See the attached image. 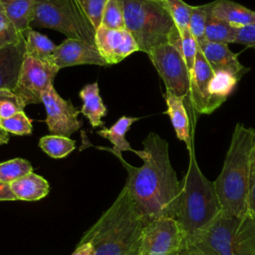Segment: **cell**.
<instances>
[{
    "mask_svg": "<svg viewBox=\"0 0 255 255\" xmlns=\"http://www.w3.org/2000/svg\"><path fill=\"white\" fill-rule=\"evenodd\" d=\"M71 255H95V248L90 242L78 243L76 249Z\"/></svg>",
    "mask_w": 255,
    "mask_h": 255,
    "instance_id": "38",
    "label": "cell"
},
{
    "mask_svg": "<svg viewBox=\"0 0 255 255\" xmlns=\"http://www.w3.org/2000/svg\"><path fill=\"white\" fill-rule=\"evenodd\" d=\"M26 55L44 63L53 64V55L57 46L45 35L29 28L26 33Z\"/></svg>",
    "mask_w": 255,
    "mask_h": 255,
    "instance_id": "23",
    "label": "cell"
},
{
    "mask_svg": "<svg viewBox=\"0 0 255 255\" xmlns=\"http://www.w3.org/2000/svg\"><path fill=\"white\" fill-rule=\"evenodd\" d=\"M0 128L17 135H27L32 133V121L23 112H19L10 118L0 119Z\"/></svg>",
    "mask_w": 255,
    "mask_h": 255,
    "instance_id": "31",
    "label": "cell"
},
{
    "mask_svg": "<svg viewBox=\"0 0 255 255\" xmlns=\"http://www.w3.org/2000/svg\"><path fill=\"white\" fill-rule=\"evenodd\" d=\"M25 56L26 37L16 44L0 48V89H15Z\"/></svg>",
    "mask_w": 255,
    "mask_h": 255,
    "instance_id": "16",
    "label": "cell"
},
{
    "mask_svg": "<svg viewBox=\"0 0 255 255\" xmlns=\"http://www.w3.org/2000/svg\"><path fill=\"white\" fill-rule=\"evenodd\" d=\"M146 225L126 185L113 204L83 235L79 243L90 242L95 255H136Z\"/></svg>",
    "mask_w": 255,
    "mask_h": 255,
    "instance_id": "2",
    "label": "cell"
},
{
    "mask_svg": "<svg viewBox=\"0 0 255 255\" xmlns=\"http://www.w3.org/2000/svg\"><path fill=\"white\" fill-rule=\"evenodd\" d=\"M36 2L37 0H0L7 16L22 34L26 33L33 22Z\"/></svg>",
    "mask_w": 255,
    "mask_h": 255,
    "instance_id": "21",
    "label": "cell"
},
{
    "mask_svg": "<svg viewBox=\"0 0 255 255\" xmlns=\"http://www.w3.org/2000/svg\"><path fill=\"white\" fill-rule=\"evenodd\" d=\"M147 56L162 79L166 93L184 98L187 110L194 115L190 101V74L179 49L165 43L153 48Z\"/></svg>",
    "mask_w": 255,
    "mask_h": 255,
    "instance_id": "8",
    "label": "cell"
},
{
    "mask_svg": "<svg viewBox=\"0 0 255 255\" xmlns=\"http://www.w3.org/2000/svg\"><path fill=\"white\" fill-rule=\"evenodd\" d=\"M238 82L239 79L229 72L217 71L213 73L208 85V93L217 109L231 95Z\"/></svg>",
    "mask_w": 255,
    "mask_h": 255,
    "instance_id": "24",
    "label": "cell"
},
{
    "mask_svg": "<svg viewBox=\"0 0 255 255\" xmlns=\"http://www.w3.org/2000/svg\"><path fill=\"white\" fill-rule=\"evenodd\" d=\"M9 141V133L0 128V145L6 144Z\"/></svg>",
    "mask_w": 255,
    "mask_h": 255,
    "instance_id": "41",
    "label": "cell"
},
{
    "mask_svg": "<svg viewBox=\"0 0 255 255\" xmlns=\"http://www.w3.org/2000/svg\"><path fill=\"white\" fill-rule=\"evenodd\" d=\"M170 43L175 45L179 49L190 74L194 67L196 55L198 52V45L192 37L191 33L189 32V29L178 33L172 38Z\"/></svg>",
    "mask_w": 255,
    "mask_h": 255,
    "instance_id": "28",
    "label": "cell"
},
{
    "mask_svg": "<svg viewBox=\"0 0 255 255\" xmlns=\"http://www.w3.org/2000/svg\"><path fill=\"white\" fill-rule=\"evenodd\" d=\"M213 73L198 48L194 67L190 73V101L197 114L208 115L217 109L208 93V85Z\"/></svg>",
    "mask_w": 255,
    "mask_h": 255,
    "instance_id": "14",
    "label": "cell"
},
{
    "mask_svg": "<svg viewBox=\"0 0 255 255\" xmlns=\"http://www.w3.org/2000/svg\"><path fill=\"white\" fill-rule=\"evenodd\" d=\"M198 48L213 72L226 71L240 80L249 71L238 60V54L233 53L227 44L204 41Z\"/></svg>",
    "mask_w": 255,
    "mask_h": 255,
    "instance_id": "15",
    "label": "cell"
},
{
    "mask_svg": "<svg viewBox=\"0 0 255 255\" xmlns=\"http://www.w3.org/2000/svg\"><path fill=\"white\" fill-rule=\"evenodd\" d=\"M163 98L166 104V114L171 122L176 137L183 141L188 151L193 148L192 134H190V120L188 110L185 105V99L165 92Z\"/></svg>",
    "mask_w": 255,
    "mask_h": 255,
    "instance_id": "17",
    "label": "cell"
},
{
    "mask_svg": "<svg viewBox=\"0 0 255 255\" xmlns=\"http://www.w3.org/2000/svg\"><path fill=\"white\" fill-rule=\"evenodd\" d=\"M79 96L83 102L81 107V113L86 117L93 128L103 127V118L107 115V108L103 103L100 96L99 85L97 82L86 85L79 93Z\"/></svg>",
    "mask_w": 255,
    "mask_h": 255,
    "instance_id": "19",
    "label": "cell"
},
{
    "mask_svg": "<svg viewBox=\"0 0 255 255\" xmlns=\"http://www.w3.org/2000/svg\"><path fill=\"white\" fill-rule=\"evenodd\" d=\"M235 44L255 49V24L238 28Z\"/></svg>",
    "mask_w": 255,
    "mask_h": 255,
    "instance_id": "37",
    "label": "cell"
},
{
    "mask_svg": "<svg viewBox=\"0 0 255 255\" xmlns=\"http://www.w3.org/2000/svg\"><path fill=\"white\" fill-rule=\"evenodd\" d=\"M248 211L249 215L255 217V135L250 156L249 171V192H248Z\"/></svg>",
    "mask_w": 255,
    "mask_h": 255,
    "instance_id": "36",
    "label": "cell"
},
{
    "mask_svg": "<svg viewBox=\"0 0 255 255\" xmlns=\"http://www.w3.org/2000/svg\"><path fill=\"white\" fill-rule=\"evenodd\" d=\"M32 24L95 44L96 29L76 0H37Z\"/></svg>",
    "mask_w": 255,
    "mask_h": 255,
    "instance_id": "7",
    "label": "cell"
},
{
    "mask_svg": "<svg viewBox=\"0 0 255 255\" xmlns=\"http://www.w3.org/2000/svg\"><path fill=\"white\" fill-rule=\"evenodd\" d=\"M39 146L49 156L53 158H63L76 148V142L67 136L49 134L40 138Z\"/></svg>",
    "mask_w": 255,
    "mask_h": 255,
    "instance_id": "26",
    "label": "cell"
},
{
    "mask_svg": "<svg viewBox=\"0 0 255 255\" xmlns=\"http://www.w3.org/2000/svg\"><path fill=\"white\" fill-rule=\"evenodd\" d=\"M25 107L23 100L13 91L0 89V119L10 118L19 112H23Z\"/></svg>",
    "mask_w": 255,
    "mask_h": 255,
    "instance_id": "33",
    "label": "cell"
},
{
    "mask_svg": "<svg viewBox=\"0 0 255 255\" xmlns=\"http://www.w3.org/2000/svg\"><path fill=\"white\" fill-rule=\"evenodd\" d=\"M126 29L132 35L140 52L169 43L178 31L160 0H119Z\"/></svg>",
    "mask_w": 255,
    "mask_h": 255,
    "instance_id": "6",
    "label": "cell"
},
{
    "mask_svg": "<svg viewBox=\"0 0 255 255\" xmlns=\"http://www.w3.org/2000/svg\"><path fill=\"white\" fill-rule=\"evenodd\" d=\"M184 239L175 218H157L143 227L136 255H173L182 248Z\"/></svg>",
    "mask_w": 255,
    "mask_h": 255,
    "instance_id": "9",
    "label": "cell"
},
{
    "mask_svg": "<svg viewBox=\"0 0 255 255\" xmlns=\"http://www.w3.org/2000/svg\"><path fill=\"white\" fill-rule=\"evenodd\" d=\"M173 255H200L197 251H195L194 249L190 248L189 246H186L183 244L182 248L180 250H178L176 253H174Z\"/></svg>",
    "mask_w": 255,
    "mask_h": 255,
    "instance_id": "40",
    "label": "cell"
},
{
    "mask_svg": "<svg viewBox=\"0 0 255 255\" xmlns=\"http://www.w3.org/2000/svg\"><path fill=\"white\" fill-rule=\"evenodd\" d=\"M209 15L208 3L202 5H191L188 29L197 45H201L205 41V27Z\"/></svg>",
    "mask_w": 255,
    "mask_h": 255,
    "instance_id": "27",
    "label": "cell"
},
{
    "mask_svg": "<svg viewBox=\"0 0 255 255\" xmlns=\"http://www.w3.org/2000/svg\"><path fill=\"white\" fill-rule=\"evenodd\" d=\"M30 172H33V167L24 158H13L0 163V181L5 183L10 184Z\"/></svg>",
    "mask_w": 255,
    "mask_h": 255,
    "instance_id": "29",
    "label": "cell"
},
{
    "mask_svg": "<svg viewBox=\"0 0 255 255\" xmlns=\"http://www.w3.org/2000/svg\"><path fill=\"white\" fill-rule=\"evenodd\" d=\"M23 38H25V34L20 33L16 29L0 4V48L16 44Z\"/></svg>",
    "mask_w": 255,
    "mask_h": 255,
    "instance_id": "34",
    "label": "cell"
},
{
    "mask_svg": "<svg viewBox=\"0 0 255 255\" xmlns=\"http://www.w3.org/2000/svg\"><path fill=\"white\" fill-rule=\"evenodd\" d=\"M6 200H17L9 183H5L0 181V201Z\"/></svg>",
    "mask_w": 255,
    "mask_h": 255,
    "instance_id": "39",
    "label": "cell"
},
{
    "mask_svg": "<svg viewBox=\"0 0 255 255\" xmlns=\"http://www.w3.org/2000/svg\"><path fill=\"white\" fill-rule=\"evenodd\" d=\"M87 17L90 19L95 29L97 30L102 21V15L108 0H76Z\"/></svg>",
    "mask_w": 255,
    "mask_h": 255,
    "instance_id": "35",
    "label": "cell"
},
{
    "mask_svg": "<svg viewBox=\"0 0 255 255\" xmlns=\"http://www.w3.org/2000/svg\"><path fill=\"white\" fill-rule=\"evenodd\" d=\"M100 26L109 29H126L124 11L119 0H108Z\"/></svg>",
    "mask_w": 255,
    "mask_h": 255,
    "instance_id": "32",
    "label": "cell"
},
{
    "mask_svg": "<svg viewBox=\"0 0 255 255\" xmlns=\"http://www.w3.org/2000/svg\"><path fill=\"white\" fill-rule=\"evenodd\" d=\"M237 29L229 23L209 14L205 27V41L227 45L235 44Z\"/></svg>",
    "mask_w": 255,
    "mask_h": 255,
    "instance_id": "25",
    "label": "cell"
},
{
    "mask_svg": "<svg viewBox=\"0 0 255 255\" xmlns=\"http://www.w3.org/2000/svg\"><path fill=\"white\" fill-rule=\"evenodd\" d=\"M139 118L136 117H121L111 128H102L98 131V134L109 139L114 147L113 149L117 151H132L136 154L137 150L133 149L128 141L126 138V134L129 128L134 124L136 121H138Z\"/></svg>",
    "mask_w": 255,
    "mask_h": 255,
    "instance_id": "22",
    "label": "cell"
},
{
    "mask_svg": "<svg viewBox=\"0 0 255 255\" xmlns=\"http://www.w3.org/2000/svg\"><path fill=\"white\" fill-rule=\"evenodd\" d=\"M200 255H255V217L221 213L208 227L184 239Z\"/></svg>",
    "mask_w": 255,
    "mask_h": 255,
    "instance_id": "5",
    "label": "cell"
},
{
    "mask_svg": "<svg viewBox=\"0 0 255 255\" xmlns=\"http://www.w3.org/2000/svg\"><path fill=\"white\" fill-rule=\"evenodd\" d=\"M254 135V128L241 123L235 125L222 169L214 181L223 213L249 215V171Z\"/></svg>",
    "mask_w": 255,
    "mask_h": 255,
    "instance_id": "3",
    "label": "cell"
},
{
    "mask_svg": "<svg viewBox=\"0 0 255 255\" xmlns=\"http://www.w3.org/2000/svg\"><path fill=\"white\" fill-rule=\"evenodd\" d=\"M95 44L108 65L120 63L139 51L137 43L127 29H109L100 26L96 30Z\"/></svg>",
    "mask_w": 255,
    "mask_h": 255,
    "instance_id": "12",
    "label": "cell"
},
{
    "mask_svg": "<svg viewBox=\"0 0 255 255\" xmlns=\"http://www.w3.org/2000/svg\"><path fill=\"white\" fill-rule=\"evenodd\" d=\"M189 162L180 180L179 208L176 220L185 238L208 227L221 213L222 207L214 186L199 168L193 148Z\"/></svg>",
    "mask_w": 255,
    "mask_h": 255,
    "instance_id": "4",
    "label": "cell"
},
{
    "mask_svg": "<svg viewBox=\"0 0 255 255\" xmlns=\"http://www.w3.org/2000/svg\"><path fill=\"white\" fill-rule=\"evenodd\" d=\"M59 69L40 60L25 56L17 85L13 92L17 94L25 105L42 103V94L53 86V81Z\"/></svg>",
    "mask_w": 255,
    "mask_h": 255,
    "instance_id": "10",
    "label": "cell"
},
{
    "mask_svg": "<svg viewBox=\"0 0 255 255\" xmlns=\"http://www.w3.org/2000/svg\"><path fill=\"white\" fill-rule=\"evenodd\" d=\"M41 101L45 106L47 115L45 123L51 134L69 137L83 126V123L78 120L81 111L70 100H64L54 86L42 94Z\"/></svg>",
    "mask_w": 255,
    "mask_h": 255,
    "instance_id": "11",
    "label": "cell"
},
{
    "mask_svg": "<svg viewBox=\"0 0 255 255\" xmlns=\"http://www.w3.org/2000/svg\"><path fill=\"white\" fill-rule=\"evenodd\" d=\"M136 155L142 159L139 167L128 163L122 152L110 147H98L114 153L128 171L126 186L145 223L178 214L180 181L177 179L168 152L167 141L151 131L142 141Z\"/></svg>",
    "mask_w": 255,
    "mask_h": 255,
    "instance_id": "1",
    "label": "cell"
},
{
    "mask_svg": "<svg viewBox=\"0 0 255 255\" xmlns=\"http://www.w3.org/2000/svg\"><path fill=\"white\" fill-rule=\"evenodd\" d=\"M17 200L37 201L45 197L50 190L48 181L39 174L30 172L10 183Z\"/></svg>",
    "mask_w": 255,
    "mask_h": 255,
    "instance_id": "20",
    "label": "cell"
},
{
    "mask_svg": "<svg viewBox=\"0 0 255 255\" xmlns=\"http://www.w3.org/2000/svg\"><path fill=\"white\" fill-rule=\"evenodd\" d=\"M209 14L235 28L255 24V11L231 0H215L208 3Z\"/></svg>",
    "mask_w": 255,
    "mask_h": 255,
    "instance_id": "18",
    "label": "cell"
},
{
    "mask_svg": "<svg viewBox=\"0 0 255 255\" xmlns=\"http://www.w3.org/2000/svg\"><path fill=\"white\" fill-rule=\"evenodd\" d=\"M171 16L179 33L188 29L191 5L183 0H160Z\"/></svg>",
    "mask_w": 255,
    "mask_h": 255,
    "instance_id": "30",
    "label": "cell"
},
{
    "mask_svg": "<svg viewBox=\"0 0 255 255\" xmlns=\"http://www.w3.org/2000/svg\"><path fill=\"white\" fill-rule=\"evenodd\" d=\"M53 63L59 70L76 65H108L96 44L69 38L57 46L53 55Z\"/></svg>",
    "mask_w": 255,
    "mask_h": 255,
    "instance_id": "13",
    "label": "cell"
}]
</instances>
